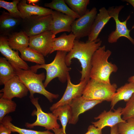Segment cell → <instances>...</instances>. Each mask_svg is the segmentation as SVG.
Segmentation results:
<instances>
[{"label":"cell","mask_w":134,"mask_h":134,"mask_svg":"<svg viewBox=\"0 0 134 134\" xmlns=\"http://www.w3.org/2000/svg\"><path fill=\"white\" fill-rule=\"evenodd\" d=\"M102 42L100 38L86 42L75 39L72 49L67 54L65 61L68 67L70 66L72 60L74 58L80 62L82 67L80 81L85 80L88 82L90 79L92 58L95 52L101 46Z\"/></svg>","instance_id":"1"},{"label":"cell","mask_w":134,"mask_h":134,"mask_svg":"<svg viewBox=\"0 0 134 134\" xmlns=\"http://www.w3.org/2000/svg\"><path fill=\"white\" fill-rule=\"evenodd\" d=\"M111 54L110 50H106L104 45L100 46L96 51L92 60L89 76L90 79L107 84H111L110 76L112 73L116 72L118 69L116 65L108 61Z\"/></svg>","instance_id":"2"},{"label":"cell","mask_w":134,"mask_h":134,"mask_svg":"<svg viewBox=\"0 0 134 134\" xmlns=\"http://www.w3.org/2000/svg\"><path fill=\"white\" fill-rule=\"evenodd\" d=\"M67 52L57 51L53 60L49 64H37L30 67V69L35 73L37 70L42 68L46 71V78L43 83L45 88L53 79L58 78L61 82L64 83L67 81L68 75L71 68L68 67L65 62Z\"/></svg>","instance_id":"3"},{"label":"cell","mask_w":134,"mask_h":134,"mask_svg":"<svg viewBox=\"0 0 134 134\" xmlns=\"http://www.w3.org/2000/svg\"><path fill=\"white\" fill-rule=\"evenodd\" d=\"M14 68L20 81L28 89L30 93V98L34 97V94L38 93L44 96L51 102L59 98V95L52 93L45 89L43 83L46 78L44 72L37 74L30 69L26 70Z\"/></svg>","instance_id":"4"},{"label":"cell","mask_w":134,"mask_h":134,"mask_svg":"<svg viewBox=\"0 0 134 134\" xmlns=\"http://www.w3.org/2000/svg\"><path fill=\"white\" fill-rule=\"evenodd\" d=\"M117 87L115 83L108 84L90 79L87 82L82 97L88 100L111 102Z\"/></svg>","instance_id":"5"},{"label":"cell","mask_w":134,"mask_h":134,"mask_svg":"<svg viewBox=\"0 0 134 134\" xmlns=\"http://www.w3.org/2000/svg\"><path fill=\"white\" fill-rule=\"evenodd\" d=\"M52 21L51 14L34 15L22 19L21 31L29 37L50 31Z\"/></svg>","instance_id":"6"},{"label":"cell","mask_w":134,"mask_h":134,"mask_svg":"<svg viewBox=\"0 0 134 134\" xmlns=\"http://www.w3.org/2000/svg\"><path fill=\"white\" fill-rule=\"evenodd\" d=\"M31 101L35 107L36 110H33L31 114L32 116H36L37 118L35 122L30 123H26L25 126L27 128H32L36 126L44 127L47 130L60 128L58 118L52 113H45L43 111L39 105L38 98L34 97L30 98Z\"/></svg>","instance_id":"7"},{"label":"cell","mask_w":134,"mask_h":134,"mask_svg":"<svg viewBox=\"0 0 134 134\" xmlns=\"http://www.w3.org/2000/svg\"><path fill=\"white\" fill-rule=\"evenodd\" d=\"M124 7L123 5H120L115 7H110L107 9L109 15L113 19L116 24L115 30L109 35L108 41L110 43H114L116 42L120 37H124L134 45V39L130 35L131 30L128 29L127 26V22L130 19V16L129 15L124 21H121L119 19V13Z\"/></svg>","instance_id":"8"},{"label":"cell","mask_w":134,"mask_h":134,"mask_svg":"<svg viewBox=\"0 0 134 134\" xmlns=\"http://www.w3.org/2000/svg\"><path fill=\"white\" fill-rule=\"evenodd\" d=\"M97 14V8L93 7L90 10L88 9L84 15L73 22L71 33L75 35L76 39L79 40L89 36Z\"/></svg>","instance_id":"9"},{"label":"cell","mask_w":134,"mask_h":134,"mask_svg":"<svg viewBox=\"0 0 134 134\" xmlns=\"http://www.w3.org/2000/svg\"><path fill=\"white\" fill-rule=\"evenodd\" d=\"M67 81V86L63 95L58 101L50 107L49 109L51 111L59 107L69 105L73 100L82 96L87 82L83 80L80 81L77 84H74L71 81L69 74L68 75Z\"/></svg>","instance_id":"10"},{"label":"cell","mask_w":134,"mask_h":134,"mask_svg":"<svg viewBox=\"0 0 134 134\" xmlns=\"http://www.w3.org/2000/svg\"><path fill=\"white\" fill-rule=\"evenodd\" d=\"M3 88L0 90L1 97L12 100L15 97L22 98L26 96L29 90L16 75L6 82Z\"/></svg>","instance_id":"11"},{"label":"cell","mask_w":134,"mask_h":134,"mask_svg":"<svg viewBox=\"0 0 134 134\" xmlns=\"http://www.w3.org/2000/svg\"><path fill=\"white\" fill-rule=\"evenodd\" d=\"M102 101L101 100L86 99L82 96L73 100L69 105L70 114L68 124H76L79 120V116L80 114L92 109Z\"/></svg>","instance_id":"12"},{"label":"cell","mask_w":134,"mask_h":134,"mask_svg":"<svg viewBox=\"0 0 134 134\" xmlns=\"http://www.w3.org/2000/svg\"><path fill=\"white\" fill-rule=\"evenodd\" d=\"M55 36L48 31L30 37L29 47L39 52L44 57L50 54Z\"/></svg>","instance_id":"13"},{"label":"cell","mask_w":134,"mask_h":134,"mask_svg":"<svg viewBox=\"0 0 134 134\" xmlns=\"http://www.w3.org/2000/svg\"><path fill=\"white\" fill-rule=\"evenodd\" d=\"M0 52L14 67L30 69L27 63L19 56L18 51H14L9 46L7 36H0Z\"/></svg>","instance_id":"14"},{"label":"cell","mask_w":134,"mask_h":134,"mask_svg":"<svg viewBox=\"0 0 134 134\" xmlns=\"http://www.w3.org/2000/svg\"><path fill=\"white\" fill-rule=\"evenodd\" d=\"M122 108L119 107L114 111L104 110L98 116L94 117L95 119L99 120L92 122V123L96 127L102 130L106 126L111 127L119 123L125 122L126 121L121 117Z\"/></svg>","instance_id":"15"},{"label":"cell","mask_w":134,"mask_h":134,"mask_svg":"<svg viewBox=\"0 0 134 134\" xmlns=\"http://www.w3.org/2000/svg\"><path fill=\"white\" fill-rule=\"evenodd\" d=\"M51 15L52 21L50 31L53 35L63 32H71V25L75 18L55 10L53 11Z\"/></svg>","instance_id":"16"},{"label":"cell","mask_w":134,"mask_h":134,"mask_svg":"<svg viewBox=\"0 0 134 134\" xmlns=\"http://www.w3.org/2000/svg\"><path fill=\"white\" fill-rule=\"evenodd\" d=\"M107 10L102 7L99 10L93 22L88 41H93L97 40L102 29L111 18Z\"/></svg>","instance_id":"17"},{"label":"cell","mask_w":134,"mask_h":134,"mask_svg":"<svg viewBox=\"0 0 134 134\" xmlns=\"http://www.w3.org/2000/svg\"><path fill=\"white\" fill-rule=\"evenodd\" d=\"M22 19L15 17L9 13L2 12L0 16V35L7 36L20 25Z\"/></svg>","instance_id":"18"},{"label":"cell","mask_w":134,"mask_h":134,"mask_svg":"<svg viewBox=\"0 0 134 134\" xmlns=\"http://www.w3.org/2000/svg\"><path fill=\"white\" fill-rule=\"evenodd\" d=\"M18 10L22 17V19L34 15H46L51 14L52 9L27 3V0H20L17 4Z\"/></svg>","instance_id":"19"},{"label":"cell","mask_w":134,"mask_h":134,"mask_svg":"<svg viewBox=\"0 0 134 134\" xmlns=\"http://www.w3.org/2000/svg\"><path fill=\"white\" fill-rule=\"evenodd\" d=\"M76 39L75 35L72 33L69 34L64 33L53 39L50 54L56 51L69 52L72 49Z\"/></svg>","instance_id":"20"},{"label":"cell","mask_w":134,"mask_h":134,"mask_svg":"<svg viewBox=\"0 0 134 134\" xmlns=\"http://www.w3.org/2000/svg\"><path fill=\"white\" fill-rule=\"evenodd\" d=\"M134 94V82H129L118 88L111 101V109H113L115 105L121 100L127 102Z\"/></svg>","instance_id":"21"},{"label":"cell","mask_w":134,"mask_h":134,"mask_svg":"<svg viewBox=\"0 0 134 134\" xmlns=\"http://www.w3.org/2000/svg\"><path fill=\"white\" fill-rule=\"evenodd\" d=\"M8 44L16 51L29 47L30 37L23 32H14L7 36Z\"/></svg>","instance_id":"22"},{"label":"cell","mask_w":134,"mask_h":134,"mask_svg":"<svg viewBox=\"0 0 134 134\" xmlns=\"http://www.w3.org/2000/svg\"><path fill=\"white\" fill-rule=\"evenodd\" d=\"M16 75L14 68L6 58L0 57V85H4L6 82Z\"/></svg>","instance_id":"23"},{"label":"cell","mask_w":134,"mask_h":134,"mask_svg":"<svg viewBox=\"0 0 134 134\" xmlns=\"http://www.w3.org/2000/svg\"><path fill=\"white\" fill-rule=\"evenodd\" d=\"M18 51L21 54V58L24 61L40 65L45 64L44 56L39 52L29 47L20 49Z\"/></svg>","instance_id":"24"},{"label":"cell","mask_w":134,"mask_h":134,"mask_svg":"<svg viewBox=\"0 0 134 134\" xmlns=\"http://www.w3.org/2000/svg\"><path fill=\"white\" fill-rule=\"evenodd\" d=\"M12 120L10 116H6L0 123L7 127L12 132H17L19 134H55L49 130L41 131L21 128L13 124L11 122Z\"/></svg>","instance_id":"25"},{"label":"cell","mask_w":134,"mask_h":134,"mask_svg":"<svg viewBox=\"0 0 134 134\" xmlns=\"http://www.w3.org/2000/svg\"><path fill=\"white\" fill-rule=\"evenodd\" d=\"M44 6L76 19L80 17L67 5L65 0H53L50 2L45 3Z\"/></svg>","instance_id":"26"},{"label":"cell","mask_w":134,"mask_h":134,"mask_svg":"<svg viewBox=\"0 0 134 134\" xmlns=\"http://www.w3.org/2000/svg\"><path fill=\"white\" fill-rule=\"evenodd\" d=\"M53 114L60 120L64 134H67L66 132V126L69 121L70 114L69 105L59 107L53 110Z\"/></svg>","instance_id":"27"},{"label":"cell","mask_w":134,"mask_h":134,"mask_svg":"<svg viewBox=\"0 0 134 134\" xmlns=\"http://www.w3.org/2000/svg\"><path fill=\"white\" fill-rule=\"evenodd\" d=\"M66 4L74 12L80 17L87 11V6L89 4V0H65Z\"/></svg>","instance_id":"28"},{"label":"cell","mask_w":134,"mask_h":134,"mask_svg":"<svg viewBox=\"0 0 134 134\" xmlns=\"http://www.w3.org/2000/svg\"><path fill=\"white\" fill-rule=\"evenodd\" d=\"M16 107V104L12 100L1 97L0 99V122L6 114L15 111Z\"/></svg>","instance_id":"29"},{"label":"cell","mask_w":134,"mask_h":134,"mask_svg":"<svg viewBox=\"0 0 134 134\" xmlns=\"http://www.w3.org/2000/svg\"><path fill=\"white\" fill-rule=\"evenodd\" d=\"M20 1V0H13L12 2H10L0 0V7L7 10L13 16L22 19V15L17 7V4Z\"/></svg>","instance_id":"30"},{"label":"cell","mask_w":134,"mask_h":134,"mask_svg":"<svg viewBox=\"0 0 134 134\" xmlns=\"http://www.w3.org/2000/svg\"><path fill=\"white\" fill-rule=\"evenodd\" d=\"M121 113L122 118L125 121L130 118L134 119V94L122 108Z\"/></svg>","instance_id":"31"},{"label":"cell","mask_w":134,"mask_h":134,"mask_svg":"<svg viewBox=\"0 0 134 134\" xmlns=\"http://www.w3.org/2000/svg\"><path fill=\"white\" fill-rule=\"evenodd\" d=\"M118 125L119 134H134V119H129Z\"/></svg>","instance_id":"32"},{"label":"cell","mask_w":134,"mask_h":134,"mask_svg":"<svg viewBox=\"0 0 134 134\" xmlns=\"http://www.w3.org/2000/svg\"><path fill=\"white\" fill-rule=\"evenodd\" d=\"M84 134H102V130L95 127L93 125H90L88 131Z\"/></svg>","instance_id":"33"},{"label":"cell","mask_w":134,"mask_h":134,"mask_svg":"<svg viewBox=\"0 0 134 134\" xmlns=\"http://www.w3.org/2000/svg\"><path fill=\"white\" fill-rule=\"evenodd\" d=\"M12 132L3 124H0V134H11Z\"/></svg>","instance_id":"34"},{"label":"cell","mask_w":134,"mask_h":134,"mask_svg":"<svg viewBox=\"0 0 134 134\" xmlns=\"http://www.w3.org/2000/svg\"><path fill=\"white\" fill-rule=\"evenodd\" d=\"M118 125L110 127V134H119L118 131Z\"/></svg>","instance_id":"35"},{"label":"cell","mask_w":134,"mask_h":134,"mask_svg":"<svg viewBox=\"0 0 134 134\" xmlns=\"http://www.w3.org/2000/svg\"><path fill=\"white\" fill-rule=\"evenodd\" d=\"M52 130L55 134H64L62 128L54 129Z\"/></svg>","instance_id":"36"},{"label":"cell","mask_w":134,"mask_h":134,"mask_svg":"<svg viewBox=\"0 0 134 134\" xmlns=\"http://www.w3.org/2000/svg\"><path fill=\"white\" fill-rule=\"evenodd\" d=\"M40 1L39 0H27V2L29 4L32 3L34 5L35 3L38 2Z\"/></svg>","instance_id":"37"},{"label":"cell","mask_w":134,"mask_h":134,"mask_svg":"<svg viewBox=\"0 0 134 134\" xmlns=\"http://www.w3.org/2000/svg\"><path fill=\"white\" fill-rule=\"evenodd\" d=\"M124 1L130 4L134 8V0H126Z\"/></svg>","instance_id":"38"},{"label":"cell","mask_w":134,"mask_h":134,"mask_svg":"<svg viewBox=\"0 0 134 134\" xmlns=\"http://www.w3.org/2000/svg\"><path fill=\"white\" fill-rule=\"evenodd\" d=\"M128 82H134V75L129 78L128 79Z\"/></svg>","instance_id":"39"},{"label":"cell","mask_w":134,"mask_h":134,"mask_svg":"<svg viewBox=\"0 0 134 134\" xmlns=\"http://www.w3.org/2000/svg\"><path fill=\"white\" fill-rule=\"evenodd\" d=\"M133 26V27H134V26Z\"/></svg>","instance_id":"40"}]
</instances>
